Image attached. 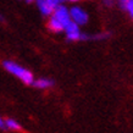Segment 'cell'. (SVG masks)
<instances>
[{"mask_svg": "<svg viewBox=\"0 0 133 133\" xmlns=\"http://www.w3.org/2000/svg\"><path fill=\"white\" fill-rule=\"evenodd\" d=\"M70 16H71V20L73 22H76L77 24H85L88 22V14L77 6L70 10Z\"/></svg>", "mask_w": 133, "mask_h": 133, "instance_id": "cell-1", "label": "cell"}, {"mask_svg": "<svg viewBox=\"0 0 133 133\" xmlns=\"http://www.w3.org/2000/svg\"><path fill=\"white\" fill-rule=\"evenodd\" d=\"M52 16L55 17L56 20H59L61 23L64 24V27L66 24L69 23L70 21H71V16H70V11L67 9L62 6V5H57L56 8L54 9V11H52Z\"/></svg>", "mask_w": 133, "mask_h": 133, "instance_id": "cell-2", "label": "cell"}, {"mask_svg": "<svg viewBox=\"0 0 133 133\" xmlns=\"http://www.w3.org/2000/svg\"><path fill=\"white\" fill-rule=\"evenodd\" d=\"M64 31L66 32V36H67L69 41H79L81 32H79V27H78V24L76 22L70 21L69 23L64 27Z\"/></svg>", "mask_w": 133, "mask_h": 133, "instance_id": "cell-3", "label": "cell"}, {"mask_svg": "<svg viewBox=\"0 0 133 133\" xmlns=\"http://www.w3.org/2000/svg\"><path fill=\"white\" fill-rule=\"evenodd\" d=\"M3 66L8 70L9 72H11L12 75L17 76L18 78H20V77L22 76V73L24 72L23 67H21L20 65L15 64V62H12V61H4V62H3Z\"/></svg>", "mask_w": 133, "mask_h": 133, "instance_id": "cell-4", "label": "cell"}, {"mask_svg": "<svg viewBox=\"0 0 133 133\" xmlns=\"http://www.w3.org/2000/svg\"><path fill=\"white\" fill-rule=\"evenodd\" d=\"M37 4H38V8L44 16L51 15L52 11H54V8L48 3V0H37Z\"/></svg>", "mask_w": 133, "mask_h": 133, "instance_id": "cell-5", "label": "cell"}, {"mask_svg": "<svg viewBox=\"0 0 133 133\" xmlns=\"http://www.w3.org/2000/svg\"><path fill=\"white\" fill-rule=\"evenodd\" d=\"M48 27H49V29L54 33H59V32H61V31H64V24L61 23L59 20H56L54 16H52L51 18H50V21L48 22Z\"/></svg>", "mask_w": 133, "mask_h": 133, "instance_id": "cell-6", "label": "cell"}, {"mask_svg": "<svg viewBox=\"0 0 133 133\" xmlns=\"http://www.w3.org/2000/svg\"><path fill=\"white\" fill-rule=\"evenodd\" d=\"M32 84L37 88H49V87H51L54 84V81L52 79H46V78H41V79L33 81Z\"/></svg>", "mask_w": 133, "mask_h": 133, "instance_id": "cell-7", "label": "cell"}, {"mask_svg": "<svg viewBox=\"0 0 133 133\" xmlns=\"http://www.w3.org/2000/svg\"><path fill=\"white\" fill-rule=\"evenodd\" d=\"M20 79L27 85H31L33 83V81H34V79H33L32 72H31V71H27V70H24V72L22 73V76L20 77Z\"/></svg>", "mask_w": 133, "mask_h": 133, "instance_id": "cell-8", "label": "cell"}, {"mask_svg": "<svg viewBox=\"0 0 133 133\" xmlns=\"http://www.w3.org/2000/svg\"><path fill=\"white\" fill-rule=\"evenodd\" d=\"M5 125H6L8 128L14 129V131H22V127H21V126L18 125L15 120H12V118H8V120H5Z\"/></svg>", "mask_w": 133, "mask_h": 133, "instance_id": "cell-9", "label": "cell"}, {"mask_svg": "<svg viewBox=\"0 0 133 133\" xmlns=\"http://www.w3.org/2000/svg\"><path fill=\"white\" fill-rule=\"evenodd\" d=\"M111 36V33H99V34H95V36H92L89 37V39H97V41H99V39H106V38H109V37Z\"/></svg>", "mask_w": 133, "mask_h": 133, "instance_id": "cell-10", "label": "cell"}, {"mask_svg": "<svg viewBox=\"0 0 133 133\" xmlns=\"http://www.w3.org/2000/svg\"><path fill=\"white\" fill-rule=\"evenodd\" d=\"M125 10H126V11H128L129 16L133 18V0H129L128 3H127V5H126Z\"/></svg>", "mask_w": 133, "mask_h": 133, "instance_id": "cell-11", "label": "cell"}, {"mask_svg": "<svg viewBox=\"0 0 133 133\" xmlns=\"http://www.w3.org/2000/svg\"><path fill=\"white\" fill-rule=\"evenodd\" d=\"M103 4L105 5V6H114V4H115V0H103Z\"/></svg>", "mask_w": 133, "mask_h": 133, "instance_id": "cell-12", "label": "cell"}, {"mask_svg": "<svg viewBox=\"0 0 133 133\" xmlns=\"http://www.w3.org/2000/svg\"><path fill=\"white\" fill-rule=\"evenodd\" d=\"M48 3H49L50 5H51L52 8L55 9V8L57 6V5L60 4V0H48Z\"/></svg>", "mask_w": 133, "mask_h": 133, "instance_id": "cell-13", "label": "cell"}, {"mask_svg": "<svg viewBox=\"0 0 133 133\" xmlns=\"http://www.w3.org/2000/svg\"><path fill=\"white\" fill-rule=\"evenodd\" d=\"M129 0H118V5L121 6V9H123L125 10L126 8V5H127V3H128Z\"/></svg>", "mask_w": 133, "mask_h": 133, "instance_id": "cell-14", "label": "cell"}, {"mask_svg": "<svg viewBox=\"0 0 133 133\" xmlns=\"http://www.w3.org/2000/svg\"><path fill=\"white\" fill-rule=\"evenodd\" d=\"M0 128H1V129H6V128H8V127H6V125H5V121L1 118V117H0Z\"/></svg>", "mask_w": 133, "mask_h": 133, "instance_id": "cell-15", "label": "cell"}, {"mask_svg": "<svg viewBox=\"0 0 133 133\" xmlns=\"http://www.w3.org/2000/svg\"><path fill=\"white\" fill-rule=\"evenodd\" d=\"M70 1H72V3H76V1H79V0H70Z\"/></svg>", "mask_w": 133, "mask_h": 133, "instance_id": "cell-16", "label": "cell"}, {"mask_svg": "<svg viewBox=\"0 0 133 133\" xmlns=\"http://www.w3.org/2000/svg\"><path fill=\"white\" fill-rule=\"evenodd\" d=\"M0 21H4V17L3 16H0Z\"/></svg>", "mask_w": 133, "mask_h": 133, "instance_id": "cell-17", "label": "cell"}, {"mask_svg": "<svg viewBox=\"0 0 133 133\" xmlns=\"http://www.w3.org/2000/svg\"><path fill=\"white\" fill-rule=\"evenodd\" d=\"M27 1H28V3H31V1H33V0H27Z\"/></svg>", "mask_w": 133, "mask_h": 133, "instance_id": "cell-18", "label": "cell"}, {"mask_svg": "<svg viewBox=\"0 0 133 133\" xmlns=\"http://www.w3.org/2000/svg\"><path fill=\"white\" fill-rule=\"evenodd\" d=\"M60 1H64V0H60Z\"/></svg>", "mask_w": 133, "mask_h": 133, "instance_id": "cell-19", "label": "cell"}]
</instances>
